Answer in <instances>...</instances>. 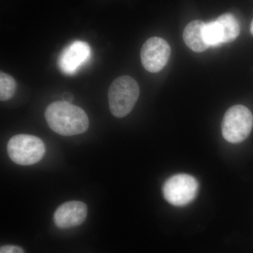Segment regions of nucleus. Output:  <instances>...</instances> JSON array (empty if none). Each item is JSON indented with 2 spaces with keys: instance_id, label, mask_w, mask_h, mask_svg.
<instances>
[{
  "instance_id": "obj_4",
  "label": "nucleus",
  "mask_w": 253,
  "mask_h": 253,
  "mask_svg": "<svg viewBox=\"0 0 253 253\" xmlns=\"http://www.w3.org/2000/svg\"><path fill=\"white\" fill-rule=\"evenodd\" d=\"M45 151L42 140L30 134L15 135L10 139L7 144L9 158L20 166H32L40 162Z\"/></svg>"
},
{
  "instance_id": "obj_8",
  "label": "nucleus",
  "mask_w": 253,
  "mask_h": 253,
  "mask_svg": "<svg viewBox=\"0 0 253 253\" xmlns=\"http://www.w3.org/2000/svg\"><path fill=\"white\" fill-rule=\"evenodd\" d=\"M91 50L88 43L75 41L66 46L60 54L58 64L63 74L73 76L91 59Z\"/></svg>"
},
{
  "instance_id": "obj_3",
  "label": "nucleus",
  "mask_w": 253,
  "mask_h": 253,
  "mask_svg": "<svg viewBox=\"0 0 253 253\" xmlns=\"http://www.w3.org/2000/svg\"><path fill=\"white\" fill-rule=\"evenodd\" d=\"M253 126L251 111L243 105H236L224 114L221 123L223 137L228 142L239 144L249 137Z\"/></svg>"
},
{
  "instance_id": "obj_7",
  "label": "nucleus",
  "mask_w": 253,
  "mask_h": 253,
  "mask_svg": "<svg viewBox=\"0 0 253 253\" xmlns=\"http://www.w3.org/2000/svg\"><path fill=\"white\" fill-rule=\"evenodd\" d=\"M171 48L167 41L158 37L149 38L141 50L143 66L150 73H158L167 65Z\"/></svg>"
},
{
  "instance_id": "obj_9",
  "label": "nucleus",
  "mask_w": 253,
  "mask_h": 253,
  "mask_svg": "<svg viewBox=\"0 0 253 253\" xmlns=\"http://www.w3.org/2000/svg\"><path fill=\"white\" fill-rule=\"evenodd\" d=\"M87 216V207L81 201H68L55 211V224L61 229H69L81 225Z\"/></svg>"
},
{
  "instance_id": "obj_11",
  "label": "nucleus",
  "mask_w": 253,
  "mask_h": 253,
  "mask_svg": "<svg viewBox=\"0 0 253 253\" xmlns=\"http://www.w3.org/2000/svg\"><path fill=\"white\" fill-rule=\"evenodd\" d=\"M16 82L10 75L0 73V99L2 101H8L13 97L16 91Z\"/></svg>"
},
{
  "instance_id": "obj_13",
  "label": "nucleus",
  "mask_w": 253,
  "mask_h": 253,
  "mask_svg": "<svg viewBox=\"0 0 253 253\" xmlns=\"http://www.w3.org/2000/svg\"><path fill=\"white\" fill-rule=\"evenodd\" d=\"M251 34H252L253 36V19L252 22H251Z\"/></svg>"
},
{
  "instance_id": "obj_2",
  "label": "nucleus",
  "mask_w": 253,
  "mask_h": 253,
  "mask_svg": "<svg viewBox=\"0 0 253 253\" xmlns=\"http://www.w3.org/2000/svg\"><path fill=\"white\" fill-rule=\"evenodd\" d=\"M108 96L110 111L113 116L118 118L126 117L139 99V84L130 76H121L111 83Z\"/></svg>"
},
{
  "instance_id": "obj_6",
  "label": "nucleus",
  "mask_w": 253,
  "mask_h": 253,
  "mask_svg": "<svg viewBox=\"0 0 253 253\" xmlns=\"http://www.w3.org/2000/svg\"><path fill=\"white\" fill-rule=\"evenodd\" d=\"M240 33V25L231 13L221 15L215 21L206 23V38L208 45L216 46L235 41Z\"/></svg>"
},
{
  "instance_id": "obj_12",
  "label": "nucleus",
  "mask_w": 253,
  "mask_h": 253,
  "mask_svg": "<svg viewBox=\"0 0 253 253\" xmlns=\"http://www.w3.org/2000/svg\"><path fill=\"white\" fill-rule=\"evenodd\" d=\"M0 253H25L21 247L16 246H4L0 249Z\"/></svg>"
},
{
  "instance_id": "obj_5",
  "label": "nucleus",
  "mask_w": 253,
  "mask_h": 253,
  "mask_svg": "<svg viewBox=\"0 0 253 253\" xmlns=\"http://www.w3.org/2000/svg\"><path fill=\"white\" fill-rule=\"evenodd\" d=\"M199 188V182L194 176L187 174H175L165 182L163 196L169 204L181 207L196 199Z\"/></svg>"
},
{
  "instance_id": "obj_10",
  "label": "nucleus",
  "mask_w": 253,
  "mask_h": 253,
  "mask_svg": "<svg viewBox=\"0 0 253 253\" xmlns=\"http://www.w3.org/2000/svg\"><path fill=\"white\" fill-rule=\"evenodd\" d=\"M206 23L200 20L191 21L184 29L183 38L188 47L201 53L210 47L206 38Z\"/></svg>"
},
{
  "instance_id": "obj_1",
  "label": "nucleus",
  "mask_w": 253,
  "mask_h": 253,
  "mask_svg": "<svg viewBox=\"0 0 253 253\" xmlns=\"http://www.w3.org/2000/svg\"><path fill=\"white\" fill-rule=\"evenodd\" d=\"M44 115L48 126L60 135H78L89 127V118L84 110L68 101L49 104Z\"/></svg>"
}]
</instances>
